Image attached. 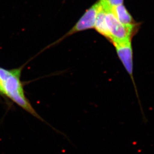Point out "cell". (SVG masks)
Wrapping results in <instances>:
<instances>
[{
    "instance_id": "6da1fadb",
    "label": "cell",
    "mask_w": 154,
    "mask_h": 154,
    "mask_svg": "<svg viewBox=\"0 0 154 154\" xmlns=\"http://www.w3.org/2000/svg\"><path fill=\"white\" fill-rule=\"evenodd\" d=\"M21 69L8 70L0 68L2 93L22 108L40 120L41 118L33 109L26 99L20 81Z\"/></svg>"
},
{
    "instance_id": "7a4b0ae2",
    "label": "cell",
    "mask_w": 154,
    "mask_h": 154,
    "mask_svg": "<svg viewBox=\"0 0 154 154\" xmlns=\"http://www.w3.org/2000/svg\"><path fill=\"white\" fill-rule=\"evenodd\" d=\"M106 13V22L110 35L109 40L114 44L131 41L136 28H128L117 19L113 13V8L107 0H99Z\"/></svg>"
},
{
    "instance_id": "3957f363",
    "label": "cell",
    "mask_w": 154,
    "mask_h": 154,
    "mask_svg": "<svg viewBox=\"0 0 154 154\" xmlns=\"http://www.w3.org/2000/svg\"><path fill=\"white\" fill-rule=\"evenodd\" d=\"M98 3L97 2L93 6L90 8L85 12L83 16L80 18L78 22L73 27V28L68 32L62 38H60L58 41H60L64 38L67 37L68 36H70L79 32L94 28L97 15L98 13Z\"/></svg>"
},
{
    "instance_id": "277c9868",
    "label": "cell",
    "mask_w": 154,
    "mask_h": 154,
    "mask_svg": "<svg viewBox=\"0 0 154 154\" xmlns=\"http://www.w3.org/2000/svg\"><path fill=\"white\" fill-rule=\"evenodd\" d=\"M117 51V54L125 68L129 74L132 76L133 73V51L131 42L114 44Z\"/></svg>"
},
{
    "instance_id": "5b68a950",
    "label": "cell",
    "mask_w": 154,
    "mask_h": 154,
    "mask_svg": "<svg viewBox=\"0 0 154 154\" xmlns=\"http://www.w3.org/2000/svg\"><path fill=\"white\" fill-rule=\"evenodd\" d=\"M115 16L122 24L128 28H136L137 23L124 4L112 7Z\"/></svg>"
},
{
    "instance_id": "8992f818",
    "label": "cell",
    "mask_w": 154,
    "mask_h": 154,
    "mask_svg": "<svg viewBox=\"0 0 154 154\" xmlns=\"http://www.w3.org/2000/svg\"><path fill=\"white\" fill-rule=\"evenodd\" d=\"M98 3L99 5L98 13L97 15L94 28H95L98 33L102 35L103 36L109 40L110 35L106 22L105 11L100 4L99 1L98 2Z\"/></svg>"
},
{
    "instance_id": "52a82bcc",
    "label": "cell",
    "mask_w": 154,
    "mask_h": 154,
    "mask_svg": "<svg viewBox=\"0 0 154 154\" xmlns=\"http://www.w3.org/2000/svg\"><path fill=\"white\" fill-rule=\"evenodd\" d=\"M112 7H115L123 5L124 0H107Z\"/></svg>"
},
{
    "instance_id": "ba28073f",
    "label": "cell",
    "mask_w": 154,
    "mask_h": 154,
    "mask_svg": "<svg viewBox=\"0 0 154 154\" xmlns=\"http://www.w3.org/2000/svg\"><path fill=\"white\" fill-rule=\"evenodd\" d=\"M0 93H2V81L0 78Z\"/></svg>"
}]
</instances>
